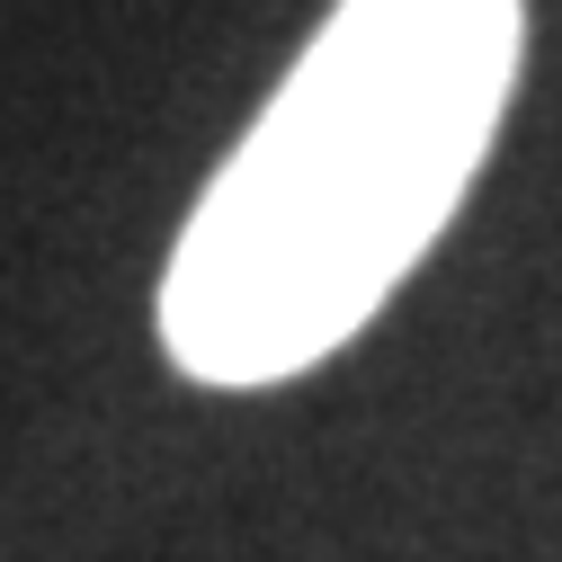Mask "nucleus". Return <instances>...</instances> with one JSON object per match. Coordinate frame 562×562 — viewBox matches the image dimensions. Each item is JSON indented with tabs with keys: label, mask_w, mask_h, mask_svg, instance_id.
Wrapping results in <instances>:
<instances>
[{
	"label": "nucleus",
	"mask_w": 562,
	"mask_h": 562,
	"mask_svg": "<svg viewBox=\"0 0 562 562\" xmlns=\"http://www.w3.org/2000/svg\"><path fill=\"white\" fill-rule=\"evenodd\" d=\"M518 36V0H339L170 250V358L196 384H277L330 358L482 170Z\"/></svg>",
	"instance_id": "obj_1"
}]
</instances>
